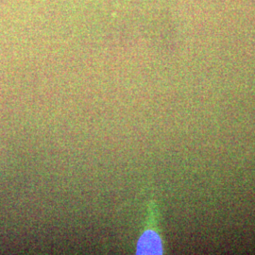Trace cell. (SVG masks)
I'll return each instance as SVG.
<instances>
[{
  "instance_id": "cell-1",
  "label": "cell",
  "mask_w": 255,
  "mask_h": 255,
  "mask_svg": "<svg viewBox=\"0 0 255 255\" xmlns=\"http://www.w3.org/2000/svg\"><path fill=\"white\" fill-rule=\"evenodd\" d=\"M137 254L140 255H160L163 252L162 240L157 233L146 231L137 243Z\"/></svg>"
}]
</instances>
